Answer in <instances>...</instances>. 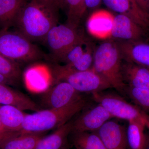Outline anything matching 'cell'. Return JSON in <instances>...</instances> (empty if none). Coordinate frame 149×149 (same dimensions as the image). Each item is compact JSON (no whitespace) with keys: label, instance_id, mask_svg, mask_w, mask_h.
I'll return each mask as SVG.
<instances>
[{"label":"cell","instance_id":"21","mask_svg":"<svg viewBox=\"0 0 149 149\" xmlns=\"http://www.w3.org/2000/svg\"><path fill=\"white\" fill-rule=\"evenodd\" d=\"M76 149H107L97 132H71Z\"/></svg>","mask_w":149,"mask_h":149},{"label":"cell","instance_id":"8","mask_svg":"<svg viewBox=\"0 0 149 149\" xmlns=\"http://www.w3.org/2000/svg\"><path fill=\"white\" fill-rule=\"evenodd\" d=\"M81 93L69 83L58 82L50 88L43 96V104L47 109L60 108L83 98Z\"/></svg>","mask_w":149,"mask_h":149},{"label":"cell","instance_id":"29","mask_svg":"<svg viewBox=\"0 0 149 149\" xmlns=\"http://www.w3.org/2000/svg\"><path fill=\"white\" fill-rule=\"evenodd\" d=\"M21 132L0 131V148L9 140L20 135Z\"/></svg>","mask_w":149,"mask_h":149},{"label":"cell","instance_id":"24","mask_svg":"<svg viewBox=\"0 0 149 149\" xmlns=\"http://www.w3.org/2000/svg\"><path fill=\"white\" fill-rule=\"evenodd\" d=\"M44 133H25L12 138L6 142L0 149H33Z\"/></svg>","mask_w":149,"mask_h":149},{"label":"cell","instance_id":"34","mask_svg":"<svg viewBox=\"0 0 149 149\" xmlns=\"http://www.w3.org/2000/svg\"><path fill=\"white\" fill-rule=\"evenodd\" d=\"M61 149H68V146L67 144H65L64 146Z\"/></svg>","mask_w":149,"mask_h":149},{"label":"cell","instance_id":"7","mask_svg":"<svg viewBox=\"0 0 149 149\" xmlns=\"http://www.w3.org/2000/svg\"><path fill=\"white\" fill-rule=\"evenodd\" d=\"M83 29L65 23L56 24L48 32L43 42L54 58L61 61L72 46L85 37Z\"/></svg>","mask_w":149,"mask_h":149},{"label":"cell","instance_id":"13","mask_svg":"<svg viewBox=\"0 0 149 149\" xmlns=\"http://www.w3.org/2000/svg\"><path fill=\"white\" fill-rule=\"evenodd\" d=\"M116 42L120 50L123 61L149 69V44L145 41Z\"/></svg>","mask_w":149,"mask_h":149},{"label":"cell","instance_id":"19","mask_svg":"<svg viewBox=\"0 0 149 149\" xmlns=\"http://www.w3.org/2000/svg\"><path fill=\"white\" fill-rule=\"evenodd\" d=\"M26 0H0V28L14 26L17 15Z\"/></svg>","mask_w":149,"mask_h":149},{"label":"cell","instance_id":"22","mask_svg":"<svg viewBox=\"0 0 149 149\" xmlns=\"http://www.w3.org/2000/svg\"><path fill=\"white\" fill-rule=\"evenodd\" d=\"M47 70L41 66L31 67L25 72L27 85L33 91H42L49 84V76Z\"/></svg>","mask_w":149,"mask_h":149},{"label":"cell","instance_id":"6","mask_svg":"<svg viewBox=\"0 0 149 149\" xmlns=\"http://www.w3.org/2000/svg\"><path fill=\"white\" fill-rule=\"evenodd\" d=\"M92 96L93 100L103 106L113 118L140 121L149 129V115L121 96L106 91L93 93Z\"/></svg>","mask_w":149,"mask_h":149},{"label":"cell","instance_id":"28","mask_svg":"<svg viewBox=\"0 0 149 149\" xmlns=\"http://www.w3.org/2000/svg\"><path fill=\"white\" fill-rule=\"evenodd\" d=\"M38 1L57 13H58L60 10L64 8V0H38Z\"/></svg>","mask_w":149,"mask_h":149},{"label":"cell","instance_id":"11","mask_svg":"<svg viewBox=\"0 0 149 149\" xmlns=\"http://www.w3.org/2000/svg\"><path fill=\"white\" fill-rule=\"evenodd\" d=\"M102 2L111 10L128 16L149 31V13L141 8L136 0H102Z\"/></svg>","mask_w":149,"mask_h":149},{"label":"cell","instance_id":"30","mask_svg":"<svg viewBox=\"0 0 149 149\" xmlns=\"http://www.w3.org/2000/svg\"><path fill=\"white\" fill-rule=\"evenodd\" d=\"M85 4L88 9L93 10L100 6L102 0H85Z\"/></svg>","mask_w":149,"mask_h":149},{"label":"cell","instance_id":"1","mask_svg":"<svg viewBox=\"0 0 149 149\" xmlns=\"http://www.w3.org/2000/svg\"><path fill=\"white\" fill-rule=\"evenodd\" d=\"M58 14L38 0H31L20 9L14 26L31 42H43L51 28L58 24Z\"/></svg>","mask_w":149,"mask_h":149},{"label":"cell","instance_id":"9","mask_svg":"<svg viewBox=\"0 0 149 149\" xmlns=\"http://www.w3.org/2000/svg\"><path fill=\"white\" fill-rule=\"evenodd\" d=\"M147 31L124 15H114L110 39L116 41H145Z\"/></svg>","mask_w":149,"mask_h":149},{"label":"cell","instance_id":"32","mask_svg":"<svg viewBox=\"0 0 149 149\" xmlns=\"http://www.w3.org/2000/svg\"><path fill=\"white\" fill-rule=\"evenodd\" d=\"M13 82L9 79L0 74V84H5V85H10L13 84Z\"/></svg>","mask_w":149,"mask_h":149},{"label":"cell","instance_id":"5","mask_svg":"<svg viewBox=\"0 0 149 149\" xmlns=\"http://www.w3.org/2000/svg\"><path fill=\"white\" fill-rule=\"evenodd\" d=\"M0 54L17 63L30 62L42 58L38 47L18 31L0 29Z\"/></svg>","mask_w":149,"mask_h":149},{"label":"cell","instance_id":"14","mask_svg":"<svg viewBox=\"0 0 149 149\" xmlns=\"http://www.w3.org/2000/svg\"><path fill=\"white\" fill-rule=\"evenodd\" d=\"M114 15L104 10H95L86 22V29L93 37L100 40L110 39Z\"/></svg>","mask_w":149,"mask_h":149},{"label":"cell","instance_id":"18","mask_svg":"<svg viewBox=\"0 0 149 149\" xmlns=\"http://www.w3.org/2000/svg\"><path fill=\"white\" fill-rule=\"evenodd\" d=\"M26 115L16 107L0 105V120L5 131L21 132Z\"/></svg>","mask_w":149,"mask_h":149},{"label":"cell","instance_id":"27","mask_svg":"<svg viewBox=\"0 0 149 149\" xmlns=\"http://www.w3.org/2000/svg\"><path fill=\"white\" fill-rule=\"evenodd\" d=\"M0 74L14 83L20 78L21 70L17 63L0 54Z\"/></svg>","mask_w":149,"mask_h":149},{"label":"cell","instance_id":"2","mask_svg":"<svg viewBox=\"0 0 149 149\" xmlns=\"http://www.w3.org/2000/svg\"><path fill=\"white\" fill-rule=\"evenodd\" d=\"M88 101L83 98L60 108L47 109L26 114L21 134L45 133L56 129L71 120L75 115L88 107Z\"/></svg>","mask_w":149,"mask_h":149},{"label":"cell","instance_id":"12","mask_svg":"<svg viewBox=\"0 0 149 149\" xmlns=\"http://www.w3.org/2000/svg\"><path fill=\"white\" fill-rule=\"evenodd\" d=\"M126 129L124 125L109 120L97 132L107 149H129Z\"/></svg>","mask_w":149,"mask_h":149},{"label":"cell","instance_id":"3","mask_svg":"<svg viewBox=\"0 0 149 149\" xmlns=\"http://www.w3.org/2000/svg\"><path fill=\"white\" fill-rule=\"evenodd\" d=\"M123 60L115 40L103 42L95 49L92 68L122 95H125L127 85L123 77Z\"/></svg>","mask_w":149,"mask_h":149},{"label":"cell","instance_id":"35","mask_svg":"<svg viewBox=\"0 0 149 149\" xmlns=\"http://www.w3.org/2000/svg\"><path fill=\"white\" fill-rule=\"evenodd\" d=\"M5 131L3 129L2 125H1V120H0V131Z\"/></svg>","mask_w":149,"mask_h":149},{"label":"cell","instance_id":"15","mask_svg":"<svg viewBox=\"0 0 149 149\" xmlns=\"http://www.w3.org/2000/svg\"><path fill=\"white\" fill-rule=\"evenodd\" d=\"M0 105L13 106L22 111L40 110L39 106L29 97L5 84H0Z\"/></svg>","mask_w":149,"mask_h":149},{"label":"cell","instance_id":"23","mask_svg":"<svg viewBox=\"0 0 149 149\" xmlns=\"http://www.w3.org/2000/svg\"><path fill=\"white\" fill-rule=\"evenodd\" d=\"M64 8L66 9V23L73 27H80L88 9L85 0H64Z\"/></svg>","mask_w":149,"mask_h":149},{"label":"cell","instance_id":"17","mask_svg":"<svg viewBox=\"0 0 149 149\" xmlns=\"http://www.w3.org/2000/svg\"><path fill=\"white\" fill-rule=\"evenodd\" d=\"M73 119H71L54 132L44 136L33 149H61L66 144L67 139L72 132Z\"/></svg>","mask_w":149,"mask_h":149},{"label":"cell","instance_id":"16","mask_svg":"<svg viewBox=\"0 0 149 149\" xmlns=\"http://www.w3.org/2000/svg\"><path fill=\"white\" fill-rule=\"evenodd\" d=\"M123 80L127 86L134 88L149 89V69L128 62H122Z\"/></svg>","mask_w":149,"mask_h":149},{"label":"cell","instance_id":"36","mask_svg":"<svg viewBox=\"0 0 149 149\" xmlns=\"http://www.w3.org/2000/svg\"><path fill=\"white\" fill-rule=\"evenodd\" d=\"M26 1H27V0H26Z\"/></svg>","mask_w":149,"mask_h":149},{"label":"cell","instance_id":"25","mask_svg":"<svg viewBox=\"0 0 149 149\" xmlns=\"http://www.w3.org/2000/svg\"><path fill=\"white\" fill-rule=\"evenodd\" d=\"M125 95L143 111L149 113V89L127 86Z\"/></svg>","mask_w":149,"mask_h":149},{"label":"cell","instance_id":"20","mask_svg":"<svg viewBox=\"0 0 149 149\" xmlns=\"http://www.w3.org/2000/svg\"><path fill=\"white\" fill-rule=\"evenodd\" d=\"M128 122L126 133L128 148L145 149L147 139L146 125L137 120H130Z\"/></svg>","mask_w":149,"mask_h":149},{"label":"cell","instance_id":"33","mask_svg":"<svg viewBox=\"0 0 149 149\" xmlns=\"http://www.w3.org/2000/svg\"><path fill=\"white\" fill-rule=\"evenodd\" d=\"M147 143L146 144V148L145 149H149V131L148 133H147Z\"/></svg>","mask_w":149,"mask_h":149},{"label":"cell","instance_id":"10","mask_svg":"<svg viewBox=\"0 0 149 149\" xmlns=\"http://www.w3.org/2000/svg\"><path fill=\"white\" fill-rule=\"evenodd\" d=\"M113 116L100 104L88 110L73 120L72 132H97Z\"/></svg>","mask_w":149,"mask_h":149},{"label":"cell","instance_id":"26","mask_svg":"<svg viewBox=\"0 0 149 149\" xmlns=\"http://www.w3.org/2000/svg\"><path fill=\"white\" fill-rule=\"evenodd\" d=\"M92 43L85 36L67 52L61 61L65 65H72L81 57Z\"/></svg>","mask_w":149,"mask_h":149},{"label":"cell","instance_id":"31","mask_svg":"<svg viewBox=\"0 0 149 149\" xmlns=\"http://www.w3.org/2000/svg\"><path fill=\"white\" fill-rule=\"evenodd\" d=\"M136 1L142 9L149 13V0H136Z\"/></svg>","mask_w":149,"mask_h":149},{"label":"cell","instance_id":"4","mask_svg":"<svg viewBox=\"0 0 149 149\" xmlns=\"http://www.w3.org/2000/svg\"><path fill=\"white\" fill-rule=\"evenodd\" d=\"M54 83L64 81L69 83L80 93H93L111 88V85L93 68L88 70H76L65 65H56L53 71Z\"/></svg>","mask_w":149,"mask_h":149}]
</instances>
